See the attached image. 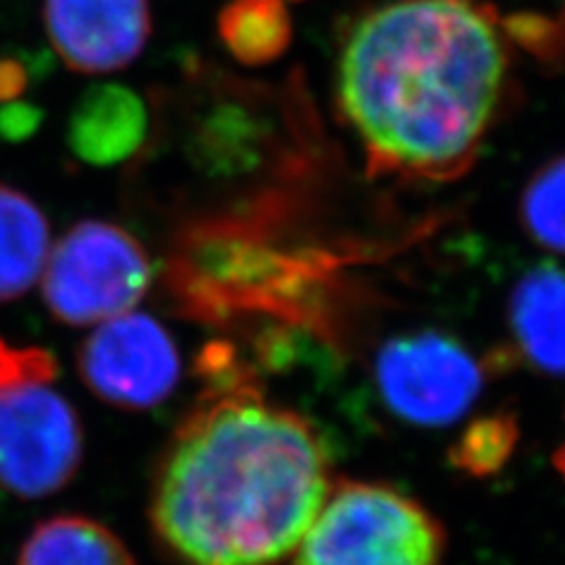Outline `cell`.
<instances>
[{"label":"cell","mask_w":565,"mask_h":565,"mask_svg":"<svg viewBox=\"0 0 565 565\" xmlns=\"http://www.w3.org/2000/svg\"><path fill=\"white\" fill-rule=\"evenodd\" d=\"M199 401L156 469L151 523L182 565H276L323 507L330 455L321 434L278 405L215 342L199 356Z\"/></svg>","instance_id":"6da1fadb"},{"label":"cell","mask_w":565,"mask_h":565,"mask_svg":"<svg viewBox=\"0 0 565 565\" xmlns=\"http://www.w3.org/2000/svg\"><path fill=\"white\" fill-rule=\"evenodd\" d=\"M509 45L481 0H388L347 33L338 99L373 174H465L509 90Z\"/></svg>","instance_id":"7a4b0ae2"},{"label":"cell","mask_w":565,"mask_h":565,"mask_svg":"<svg viewBox=\"0 0 565 565\" xmlns=\"http://www.w3.org/2000/svg\"><path fill=\"white\" fill-rule=\"evenodd\" d=\"M286 212H212L174 234L163 280L174 309L226 328L276 321L332 338L330 290L340 257L278 236Z\"/></svg>","instance_id":"3957f363"},{"label":"cell","mask_w":565,"mask_h":565,"mask_svg":"<svg viewBox=\"0 0 565 565\" xmlns=\"http://www.w3.org/2000/svg\"><path fill=\"white\" fill-rule=\"evenodd\" d=\"M57 380L50 349L0 340V488L14 498H50L81 469V417Z\"/></svg>","instance_id":"277c9868"},{"label":"cell","mask_w":565,"mask_h":565,"mask_svg":"<svg viewBox=\"0 0 565 565\" xmlns=\"http://www.w3.org/2000/svg\"><path fill=\"white\" fill-rule=\"evenodd\" d=\"M189 116L184 151L189 163L210 180L257 182L302 177L305 126L276 93L236 81L207 87Z\"/></svg>","instance_id":"5b68a950"},{"label":"cell","mask_w":565,"mask_h":565,"mask_svg":"<svg viewBox=\"0 0 565 565\" xmlns=\"http://www.w3.org/2000/svg\"><path fill=\"white\" fill-rule=\"evenodd\" d=\"M290 556V565H444L446 533L401 490L342 481Z\"/></svg>","instance_id":"8992f818"},{"label":"cell","mask_w":565,"mask_h":565,"mask_svg":"<svg viewBox=\"0 0 565 565\" xmlns=\"http://www.w3.org/2000/svg\"><path fill=\"white\" fill-rule=\"evenodd\" d=\"M43 302L66 326H97L128 313L147 295L151 262L126 228L85 220L47 253Z\"/></svg>","instance_id":"52a82bcc"},{"label":"cell","mask_w":565,"mask_h":565,"mask_svg":"<svg viewBox=\"0 0 565 565\" xmlns=\"http://www.w3.org/2000/svg\"><path fill=\"white\" fill-rule=\"evenodd\" d=\"M486 365L450 334L419 330L382 344L375 382L382 403L415 427H448L479 401Z\"/></svg>","instance_id":"ba28073f"},{"label":"cell","mask_w":565,"mask_h":565,"mask_svg":"<svg viewBox=\"0 0 565 565\" xmlns=\"http://www.w3.org/2000/svg\"><path fill=\"white\" fill-rule=\"evenodd\" d=\"M78 375L90 392L120 411H151L172 396L182 377L172 334L149 313L104 321L78 347Z\"/></svg>","instance_id":"9c48e42d"},{"label":"cell","mask_w":565,"mask_h":565,"mask_svg":"<svg viewBox=\"0 0 565 565\" xmlns=\"http://www.w3.org/2000/svg\"><path fill=\"white\" fill-rule=\"evenodd\" d=\"M43 14L57 57L78 74L126 68L151 35L147 0H45Z\"/></svg>","instance_id":"30bf717a"},{"label":"cell","mask_w":565,"mask_h":565,"mask_svg":"<svg viewBox=\"0 0 565 565\" xmlns=\"http://www.w3.org/2000/svg\"><path fill=\"white\" fill-rule=\"evenodd\" d=\"M149 135V111L126 85L87 87L68 118V149L83 163L111 168L132 158Z\"/></svg>","instance_id":"8fae6325"},{"label":"cell","mask_w":565,"mask_h":565,"mask_svg":"<svg viewBox=\"0 0 565 565\" xmlns=\"http://www.w3.org/2000/svg\"><path fill=\"white\" fill-rule=\"evenodd\" d=\"M509 330L537 373L565 377V269L540 264L509 297Z\"/></svg>","instance_id":"7c38bea8"},{"label":"cell","mask_w":565,"mask_h":565,"mask_svg":"<svg viewBox=\"0 0 565 565\" xmlns=\"http://www.w3.org/2000/svg\"><path fill=\"white\" fill-rule=\"evenodd\" d=\"M50 253V226L26 193L0 184V302L26 295Z\"/></svg>","instance_id":"4fadbf2b"},{"label":"cell","mask_w":565,"mask_h":565,"mask_svg":"<svg viewBox=\"0 0 565 565\" xmlns=\"http://www.w3.org/2000/svg\"><path fill=\"white\" fill-rule=\"evenodd\" d=\"M17 565H137L116 533L87 516H55L26 537Z\"/></svg>","instance_id":"5bb4252c"},{"label":"cell","mask_w":565,"mask_h":565,"mask_svg":"<svg viewBox=\"0 0 565 565\" xmlns=\"http://www.w3.org/2000/svg\"><path fill=\"white\" fill-rule=\"evenodd\" d=\"M217 31L226 50L247 66L276 62L292 41V22L282 0H226Z\"/></svg>","instance_id":"9a60e30c"},{"label":"cell","mask_w":565,"mask_h":565,"mask_svg":"<svg viewBox=\"0 0 565 565\" xmlns=\"http://www.w3.org/2000/svg\"><path fill=\"white\" fill-rule=\"evenodd\" d=\"M521 222L535 243L565 255V156L530 177L521 196Z\"/></svg>","instance_id":"2e32d148"},{"label":"cell","mask_w":565,"mask_h":565,"mask_svg":"<svg viewBox=\"0 0 565 565\" xmlns=\"http://www.w3.org/2000/svg\"><path fill=\"white\" fill-rule=\"evenodd\" d=\"M519 440L516 417L509 413H494L469 424V429L452 446V465L473 476L500 471Z\"/></svg>","instance_id":"e0dca14e"},{"label":"cell","mask_w":565,"mask_h":565,"mask_svg":"<svg viewBox=\"0 0 565 565\" xmlns=\"http://www.w3.org/2000/svg\"><path fill=\"white\" fill-rule=\"evenodd\" d=\"M43 126V109L29 102H8L0 104V139L10 145L26 141Z\"/></svg>","instance_id":"ac0fdd59"},{"label":"cell","mask_w":565,"mask_h":565,"mask_svg":"<svg viewBox=\"0 0 565 565\" xmlns=\"http://www.w3.org/2000/svg\"><path fill=\"white\" fill-rule=\"evenodd\" d=\"M31 71L17 57H0V104L20 99L29 87Z\"/></svg>","instance_id":"d6986e66"},{"label":"cell","mask_w":565,"mask_h":565,"mask_svg":"<svg viewBox=\"0 0 565 565\" xmlns=\"http://www.w3.org/2000/svg\"><path fill=\"white\" fill-rule=\"evenodd\" d=\"M554 465H556L558 473L565 479V438H563V444L558 446V450H556V455H554Z\"/></svg>","instance_id":"ffe728a7"}]
</instances>
